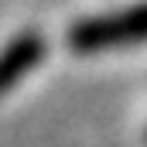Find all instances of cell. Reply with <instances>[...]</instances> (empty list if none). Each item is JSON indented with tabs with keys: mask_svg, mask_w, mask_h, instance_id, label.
<instances>
[{
	"mask_svg": "<svg viewBox=\"0 0 147 147\" xmlns=\"http://www.w3.org/2000/svg\"><path fill=\"white\" fill-rule=\"evenodd\" d=\"M69 48L79 55H96L106 48L140 45L147 41V3H134L123 10H110L99 17H86L69 28Z\"/></svg>",
	"mask_w": 147,
	"mask_h": 147,
	"instance_id": "obj_1",
	"label": "cell"
},
{
	"mask_svg": "<svg viewBox=\"0 0 147 147\" xmlns=\"http://www.w3.org/2000/svg\"><path fill=\"white\" fill-rule=\"evenodd\" d=\"M45 58V38L38 31H24V34L10 38L0 48V96L10 92L24 75H31Z\"/></svg>",
	"mask_w": 147,
	"mask_h": 147,
	"instance_id": "obj_2",
	"label": "cell"
}]
</instances>
